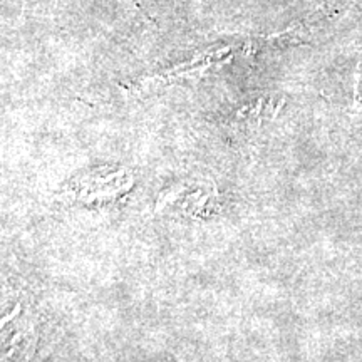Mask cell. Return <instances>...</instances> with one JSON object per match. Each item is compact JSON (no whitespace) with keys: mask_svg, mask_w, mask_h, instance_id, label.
Returning <instances> with one entry per match:
<instances>
[{"mask_svg":"<svg viewBox=\"0 0 362 362\" xmlns=\"http://www.w3.org/2000/svg\"><path fill=\"white\" fill-rule=\"evenodd\" d=\"M19 310H21V305H17V307H16V309H13V312H12V314H11V315L4 317V319H2V325H6V324L8 322V320H12V319H13V317H16L17 314H19Z\"/></svg>","mask_w":362,"mask_h":362,"instance_id":"1","label":"cell"}]
</instances>
